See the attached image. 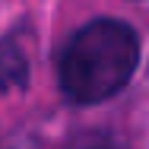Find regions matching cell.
I'll list each match as a JSON object with an SVG mask.
<instances>
[{"mask_svg":"<svg viewBox=\"0 0 149 149\" xmlns=\"http://www.w3.org/2000/svg\"><path fill=\"white\" fill-rule=\"evenodd\" d=\"M136 63V32L120 19H92L63 45L57 60V83L67 102L98 105L133 79Z\"/></svg>","mask_w":149,"mask_h":149,"instance_id":"6da1fadb","label":"cell"},{"mask_svg":"<svg viewBox=\"0 0 149 149\" xmlns=\"http://www.w3.org/2000/svg\"><path fill=\"white\" fill-rule=\"evenodd\" d=\"M29 86V54L16 38H0V92Z\"/></svg>","mask_w":149,"mask_h":149,"instance_id":"7a4b0ae2","label":"cell"}]
</instances>
